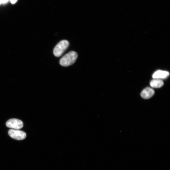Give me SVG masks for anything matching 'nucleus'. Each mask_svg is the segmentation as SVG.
I'll return each instance as SVG.
<instances>
[{
	"mask_svg": "<svg viewBox=\"0 0 170 170\" xmlns=\"http://www.w3.org/2000/svg\"><path fill=\"white\" fill-rule=\"evenodd\" d=\"M9 1L13 4H15L17 1V0H9Z\"/></svg>",
	"mask_w": 170,
	"mask_h": 170,
	"instance_id": "9",
	"label": "nucleus"
},
{
	"mask_svg": "<svg viewBox=\"0 0 170 170\" xmlns=\"http://www.w3.org/2000/svg\"><path fill=\"white\" fill-rule=\"evenodd\" d=\"M150 84L152 87L157 88L162 87L164 84V83L161 79H154L151 81Z\"/></svg>",
	"mask_w": 170,
	"mask_h": 170,
	"instance_id": "7",
	"label": "nucleus"
},
{
	"mask_svg": "<svg viewBox=\"0 0 170 170\" xmlns=\"http://www.w3.org/2000/svg\"><path fill=\"white\" fill-rule=\"evenodd\" d=\"M9 0H0V2L1 4H5L7 3Z\"/></svg>",
	"mask_w": 170,
	"mask_h": 170,
	"instance_id": "8",
	"label": "nucleus"
},
{
	"mask_svg": "<svg viewBox=\"0 0 170 170\" xmlns=\"http://www.w3.org/2000/svg\"><path fill=\"white\" fill-rule=\"evenodd\" d=\"M1 2H0V5H1Z\"/></svg>",
	"mask_w": 170,
	"mask_h": 170,
	"instance_id": "10",
	"label": "nucleus"
},
{
	"mask_svg": "<svg viewBox=\"0 0 170 170\" xmlns=\"http://www.w3.org/2000/svg\"><path fill=\"white\" fill-rule=\"evenodd\" d=\"M169 75V73L166 71L158 70L155 71L153 75L154 79H163L167 78Z\"/></svg>",
	"mask_w": 170,
	"mask_h": 170,
	"instance_id": "5",
	"label": "nucleus"
},
{
	"mask_svg": "<svg viewBox=\"0 0 170 170\" xmlns=\"http://www.w3.org/2000/svg\"><path fill=\"white\" fill-rule=\"evenodd\" d=\"M6 125L8 128L16 129H21L23 126V123L21 120L15 118L9 120Z\"/></svg>",
	"mask_w": 170,
	"mask_h": 170,
	"instance_id": "4",
	"label": "nucleus"
},
{
	"mask_svg": "<svg viewBox=\"0 0 170 170\" xmlns=\"http://www.w3.org/2000/svg\"><path fill=\"white\" fill-rule=\"evenodd\" d=\"M8 134L12 138L17 140H23L26 137L25 132L19 129H10L8 131Z\"/></svg>",
	"mask_w": 170,
	"mask_h": 170,
	"instance_id": "3",
	"label": "nucleus"
},
{
	"mask_svg": "<svg viewBox=\"0 0 170 170\" xmlns=\"http://www.w3.org/2000/svg\"><path fill=\"white\" fill-rule=\"evenodd\" d=\"M154 93L155 91L153 89L150 87H147L142 91L141 95L144 99H149L151 98Z\"/></svg>",
	"mask_w": 170,
	"mask_h": 170,
	"instance_id": "6",
	"label": "nucleus"
},
{
	"mask_svg": "<svg viewBox=\"0 0 170 170\" xmlns=\"http://www.w3.org/2000/svg\"><path fill=\"white\" fill-rule=\"evenodd\" d=\"M77 53L74 51H71L64 55L60 61V64L64 67H68L73 64L78 58Z\"/></svg>",
	"mask_w": 170,
	"mask_h": 170,
	"instance_id": "1",
	"label": "nucleus"
},
{
	"mask_svg": "<svg viewBox=\"0 0 170 170\" xmlns=\"http://www.w3.org/2000/svg\"><path fill=\"white\" fill-rule=\"evenodd\" d=\"M69 43L67 40L60 41L55 46L53 50L55 56L59 57L61 56L69 47Z\"/></svg>",
	"mask_w": 170,
	"mask_h": 170,
	"instance_id": "2",
	"label": "nucleus"
}]
</instances>
